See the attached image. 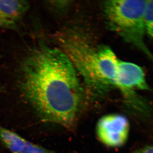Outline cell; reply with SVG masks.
Here are the masks:
<instances>
[{
  "instance_id": "cell-1",
  "label": "cell",
  "mask_w": 153,
  "mask_h": 153,
  "mask_svg": "<svg viewBox=\"0 0 153 153\" xmlns=\"http://www.w3.org/2000/svg\"><path fill=\"white\" fill-rule=\"evenodd\" d=\"M24 97L45 122L74 125L85 101V91L71 60L60 49L41 44L21 66Z\"/></svg>"
},
{
  "instance_id": "cell-2",
  "label": "cell",
  "mask_w": 153,
  "mask_h": 153,
  "mask_svg": "<svg viewBox=\"0 0 153 153\" xmlns=\"http://www.w3.org/2000/svg\"><path fill=\"white\" fill-rule=\"evenodd\" d=\"M61 41L67 55L91 93L102 95L117 87L119 60L108 47L95 48L79 36H66Z\"/></svg>"
},
{
  "instance_id": "cell-3",
  "label": "cell",
  "mask_w": 153,
  "mask_h": 153,
  "mask_svg": "<svg viewBox=\"0 0 153 153\" xmlns=\"http://www.w3.org/2000/svg\"><path fill=\"white\" fill-rule=\"evenodd\" d=\"M147 1H108L103 10L109 27L129 43L146 52L145 13Z\"/></svg>"
},
{
  "instance_id": "cell-4",
  "label": "cell",
  "mask_w": 153,
  "mask_h": 153,
  "mask_svg": "<svg viewBox=\"0 0 153 153\" xmlns=\"http://www.w3.org/2000/svg\"><path fill=\"white\" fill-rule=\"evenodd\" d=\"M129 123L127 119L119 114H110L100 119L97 125V136L102 143L112 147L124 144L128 138Z\"/></svg>"
},
{
  "instance_id": "cell-5",
  "label": "cell",
  "mask_w": 153,
  "mask_h": 153,
  "mask_svg": "<svg viewBox=\"0 0 153 153\" xmlns=\"http://www.w3.org/2000/svg\"><path fill=\"white\" fill-rule=\"evenodd\" d=\"M0 140L12 153H55L23 138L18 134L0 127Z\"/></svg>"
},
{
  "instance_id": "cell-6",
  "label": "cell",
  "mask_w": 153,
  "mask_h": 153,
  "mask_svg": "<svg viewBox=\"0 0 153 153\" xmlns=\"http://www.w3.org/2000/svg\"><path fill=\"white\" fill-rule=\"evenodd\" d=\"M29 8L26 1L0 0V13L6 20L14 24L24 16Z\"/></svg>"
},
{
  "instance_id": "cell-7",
  "label": "cell",
  "mask_w": 153,
  "mask_h": 153,
  "mask_svg": "<svg viewBox=\"0 0 153 153\" xmlns=\"http://www.w3.org/2000/svg\"><path fill=\"white\" fill-rule=\"evenodd\" d=\"M146 34L153 39V0L147 1L145 13Z\"/></svg>"
},
{
  "instance_id": "cell-8",
  "label": "cell",
  "mask_w": 153,
  "mask_h": 153,
  "mask_svg": "<svg viewBox=\"0 0 153 153\" xmlns=\"http://www.w3.org/2000/svg\"><path fill=\"white\" fill-rule=\"evenodd\" d=\"M14 23H12L6 20L0 13V27H14Z\"/></svg>"
},
{
  "instance_id": "cell-9",
  "label": "cell",
  "mask_w": 153,
  "mask_h": 153,
  "mask_svg": "<svg viewBox=\"0 0 153 153\" xmlns=\"http://www.w3.org/2000/svg\"><path fill=\"white\" fill-rule=\"evenodd\" d=\"M133 153H153V144L144 147Z\"/></svg>"
}]
</instances>
